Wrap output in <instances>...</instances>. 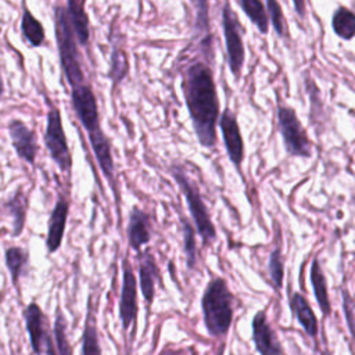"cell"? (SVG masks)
<instances>
[{
	"label": "cell",
	"mask_w": 355,
	"mask_h": 355,
	"mask_svg": "<svg viewBox=\"0 0 355 355\" xmlns=\"http://www.w3.org/2000/svg\"><path fill=\"white\" fill-rule=\"evenodd\" d=\"M182 90L198 143L205 148L216 144L219 98L212 69L202 61L191 62L183 72Z\"/></svg>",
	"instance_id": "1"
},
{
	"label": "cell",
	"mask_w": 355,
	"mask_h": 355,
	"mask_svg": "<svg viewBox=\"0 0 355 355\" xmlns=\"http://www.w3.org/2000/svg\"><path fill=\"white\" fill-rule=\"evenodd\" d=\"M233 301L234 297L225 279L214 277L208 282L201 297V311L209 336L223 337L227 334L233 322Z\"/></svg>",
	"instance_id": "2"
},
{
	"label": "cell",
	"mask_w": 355,
	"mask_h": 355,
	"mask_svg": "<svg viewBox=\"0 0 355 355\" xmlns=\"http://www.w3.org/2000/svg\"><path fill=\"white\" fill-rule=\"evenodd\" d=\"M54 36L60 67L71 89L86 83L85 72L80 64V54L78 51V42L68 18L67 7L61 4L54 7Z\"/></svg>",
	"instance_id": "3"
},
{
	"label": "cell",
	"mask_w": 355,
	"mask_h": 355,
	"mask_svg": "<svg viewBox=\"0 0 355 355\" xmlns=\"http://www.w3.org/2000/svg\"><path fill=\"white\" fill-rule=\"evenodd\" d=\"M169 171H171V175L175 179L178 187L180 189L182 194L184 196L189 212L194 222V227H196L197 233L200 234L204 245L211 244L216 239V229L211 220L209 212L207 209V205L201 197V193H200L196 182H193L187 176L186 171L179 164H172Z\"/></svg>",
	"instance_id": "4"
},
{
	"label": "cell",
	"mask_w": 355,
	"mask_h": 355,
	"mask_svg": "<svg viewBox=\"0 0 355 355\" xmlns=\"http://www.w3.org/2000/svg\"><path fill=\"white\" fill-rule=\"evenodd\" d=\"M47 103V116H46V129H44V144L49 151L50 158L58 166L61 172L69 173L72 168V155L68 147L67 136L62 126L61 112L51 100L46 97Z\"/></svg>",
	"instance_id": "5"
},
{
	"label": "cell",
	"mask_w": 355,
	"mask_h": 355,
	"mask_svg": "<svg viewBox=\"0 0 355 355\" xmlns=\"http://www.w3.org/2000/svg\"><path fill=\"white\" fill-rule=\"evenodd\" d=\"M222 31L225 37L227 65L236 80L241 76V69L244 65L245 50L243 43V26L239 21L237 14L230 6L229 0H225L222 7Z\"/></svg>",
	"instance_id": "6"
},
{
	"label": "cell",
	"mask_w": 355,
	"mask_h": 355,
	"mask_svg": "<svg viewBox=\"0 0 355 355\" xmlns=\"http://www.w3.org/2000/svg\"><path fill=\"white\" fill-rule=\"evenodd\" d=\"M277 126L288 155L302 158L311 157L312 144L291 107H277Z\"/></svg>",
	"instance_id": "7"
},
{
	"label": "cell",
	"mask_w": 355,
	"mask_h": 355,
	"mask_svg": "<svg viewBox=\"0 0 355 355\" xmlns=\"http://www.w3.org/2000/svg\"><path fill=\"white\" fill-rule=\"evenodd\" d=\"M71 104L78 121L87 133L101 128L97 98L87 82L71 89Z\"/></svg>",
	"instance_id": "8"
},
{
	"label": "cell",
	"mask_w": 355,
	"mask_h": 355,
	"mask_svg": "<svg viewBox=\"0 0 355 355\" xmlns=\"http://www.w3.org/2000/svg\"><path fill=\"white\" fill-rule=\"evenodd\" d=\"M119 319L123 330H129L130 326H135L137 319V279L128 258L122 261Z\"/></svg>",
	"instance_id": "9"
},
{
	"label": "cell",
	"mask_w": 355,
	"mask_h": 355,
	"mask_svg": "<svg viewBox=\"0 0 355 355\" xmlns=\"http://www.w3.org/2000/svg\"><path fill=\"white\" fill-rule=\"evenodd\" d=\"M219 129L222 133L223 144L230 162L240 172L244 159V141L240 132V126L234 112L230 108H225L219 116Z\"/></svg>",
	"instance_id": "10"
},
{
	"label": "cell",
	"mask_w": 355,
	"mask_h": 355,
	"mask_svg": "<svg viewBox=\"0 0 355 355\" xmlns=\"http://www.w3.org/2000/svg\"><path fill=\"white\" fill-rule=\"evenodd\" d=\"M7 130L18 158L29 165H35L39 150L36 133L21 119H11L7 125Z\"/></svg>",
	"instance_id": "11"
},
{
	"label": "cell",
	"mask_w": 355,
	"mask_h": 355,
	"mask_svg": "<svg viewBox=\"0 0 355 355\" xmlns=\"http://www.w3.org/2000/svg\"><path fill=\"white\" fill-rule=\"evenodd\" d=\"M24 319L33 352L36 355L44 354L47 341L51 334L42 308L36 302H31L24 311Z\"/></svg>",
	"instance_id": "12"
},
{
	"label": "cell",
	"mask_w": 355,
	"mask_h": 355,
	"mask_svg": "<svg viewBox=\"0 0 355 355\" xmlns=\"http://www.w3.org/2000/svg\"><path fill=\"white\" fill-rule=\"evenodd\" d=\"M252 340L259 355H283L282 344L270 327L265 311H259L252 318Z\"/></svg>",
	"instance_id": "13"
},
{
	"label": "cell",
	"mask_w": 355,
	"mask_h": 355,
	"mask_svg": "<svg viewBox=\"0 0 355 355\" xmlns=\"http://www.w3.org/2000/svg\"><path fill=\"white\" fill-rule=\"evenodd\" d=\"M68 212H69V204L67 198L64 196H58L47 223L46 248L49 254H54L61 247L65 226H67Z\"/></svg>",
	"instance_id": "14"
},
{
	"label": "cell",
	"mask_w": 355,
	"mask_h": 355,
	"mask_svg": "<svg viewBox=\"0 0 355 355\" xmlns=\"http://www.w3.org/2000/svg\"><path fill=\"white\" fill-rule=\"evenodd\" d=\"M126 237L130 248L137 254L141 251V247L151 240L150 215L139 207H133L129 214Z\"/></svg>",
	"instance_id": "15"
},
{
	"label": "cell",
	"mask_w": 355,
	"mask_h": 355,
	"mask_svg": "<svg viewBox=\"0 0 355 355\" xmlns=\"http://www.w3.org/2000/svg\"><path fill=\"white\" fill-rule=\"evenodd\" d=\"M89 143L92 146L93 154L97 159V164L103 172V175L107 178L110 184L114 187L115 183V166L111 153V141L108 136L103 132V129H97L94 132L87 133Z\"/></svg>",
	"instance_id": "16"
},
{
	"label": "cell",
	"mask_w": 355,
	"mask_h": 355,
	"mask_svg": "<svg viewBox=\"0 0 355 355\" xmlns=\"http://www.w3.org/2000/svg\"><path fill=\"white\" fill-rule=\"evenodd\" d=\"M139 286L147 305L154 302L155 297V284L159 282V269L157 266V261L150 251L139 252Z\"/></svg>",
	"instance_id": "17"
},
{
	"label": "cell",
	"mask_w": 355,
	"mask_h": 355,
	"mask_svg": "<svg viewBox=\"0 0 355 355\" xmlns=\"http://www.w3.org/2000/svg\"><path fill=\"white\" fill-rule=\"evenodd\" d=\"M65 7H67L68 18H69L78 44L87 46L90 39V29H89V17L83 3L80 0H67Z\"/></svg>",
	"instance_id": "18"
},
{
	"label": "cell",
	"mask_w": 355,
	"mask_h": 355,
	"mask_svg": "<svg viewBox=\"0 0 355 355\" xmlns=\"http://www.w3.org/2000/svg\"><path fill=\"white\" fill-rule=\"evenodd\" d=\"M290 308H291L294 316L297 318L298 323L305 330V333L309 337L315 338L319 331L318 319H316L309 302L306 301V298L300 293H294L290 298Z\"/></svg>",
	"instance_id": "19"
},
{
	"label": "cell",
	"mask_w": 355,
	"mask_h": 355,
	"mask_svg": "<svg viewBox=\"0 0 355 355\" xmlns=\"http://www.w3.org/2000/svg\"><path fill=\"white\" fill-rule=\"evenodd\" d=\"M4 209L7 215L12 220V236H19L25 226V218H26V209H28V198L25 193L18 189L11 198H8L4 202Z\"/></svg>",
	"instance_id": "20"
},
{
	"label": "cell",
	"mask_w": 355,
	"mask_h": 355,
	"mask_svg": "<svg viewBox=\"0 0 355 355\" xmlns=\"http://www.w3.org/2000/svg\"><path fill=\"white\" fill-rule=\"evenodd\" d=\"M21 33L24 42L31 47H39L44 43L46 32L42 22L31 12V10L25 6L21 18Z\"/></svg>",
	"instance_id": "21"
},
{
	"label": "cell",
	"mask_w": 355,
	"mask_h": 355,
	"mask_svg": "<svg viewBox=\"0 0 355 355\" xmlns=\"http://www.w3.org/2000/svg\"><path fill=\"white\" fill-rule=\"evenodd\" d=\"M80 355H101V345H100L98 330H97V323H96V313L90 306V301H89V308L86 312L85 327L82 331Z\"/></svg>",
	"instance_id": "22"
},
{
	"label": "cell",
	"mask_w": 355,
	"mask_h": 355,
	"mask_svg": "<svg viewBox=\"0 0 355 355\" xmlns=\"http://www.w3.org/2000/svg\"><path fill=\"white\" fill-rule=\"evenodd\" d=\"M309 277H311V284H312L313 294H315V298L318 301V305H319L320 311L323 312V315L329 316V313L331 311V306H330L329 294H327V283H326V277H324V273L322 270V266H320V263L316 258L311 263Z\"/></svg>",
	"instance_id": "23"
},
{
	"label": "cell",
	"mask_w": 355,
	"mask_h": 355,
	"mask_svg": "<svg viewBox=\"0 0 355 355\" xmlns=\"http://www.w3.org/2000/svg\"><path fill=\"white\" fill-rule=\"evenodd\" d=\"M331 28L336 36L343 40L355 37V12L344 6L336 8L331 15Z\"/></svg>",
	"instance_id": "24"
},
{
	"label": "cell",
	"mask_w": 355,
	"mask_h": 355,
	"mask_svg": "<svg viewBox=\"0 0 355 355\" xmlns=\"http://www.w3.org/2000/svg\"><path fill=\"white\" fill-rule=\"evenodd\" d=\"M6 266L10 272L11 282L15 287L19 286V279L26 270V265L29 262V254L21 247H8L4 254Z\"/></svg>",
	"instance_id": "25"
},
{
	"label": "cell",
	"mask_w": 355,
	"mask_h": 355,
	"mask_svg": "<svg viewBox=\"0 0 355 355\" xmlns=\"http://www.w3.org/2000/svg\"><path fill=\"white\" fill-rule=\"evenodd\" d=\"M248 19L258 28L261 33H268L269 17L262 0H237Z\"/></svg>",
	"instance_id": "26"
},
{
	"label": "cell",
	"mask_w": 355,
	"mask_h": 355,
	"mask_svg": "<svg viewBox=\"0 0 355 355\" xmlns=\"http://www.w3.org/2000/svg\"><path fill=\"white\" fill-rule=\"evenodd\" d=\"M129 72V62H128V55L125 50L114 44L111 50V57H110V71H108V78L112 80V85H119L128 75Z\"/></svg>",
	"instance_id": "27"
},
{
	"label": "cell",
	"mask_w": 355,
	"mask_h": 355,
	"mask_svg": "<svg viewBox=\"0 0 355 355\" xmlns=\"http://www.w3.org/2000/svg\"><path fill=\"white\" fill-rule=\"evenodd\" d=\"M182 232H183V251L186 255V263L189 269H193L196 268V263H197L196 232H194V226L184 218L182 219Z\"/></svg>",
	"instance_id": "28"
},
{
	"label": "cell",
	"mask_w": 355,
	"mask_h": 355,
	"mask_svg": "<svg viewBox=\"0 0 355 355\" xmlns=\"http://www.w3.org/2000/svg\"><path fill=\"white\" fill-rule=\"evenodd\" d=\"M54 343L57 355H72V347L69 345L68 337H67V320L61 311H57L55 320H54Z\"/></svg>",
	"instance_id": "29"
},
{
	"label": "cell",
	"mask_w": 355,
	"mask_h": 355,
	"mask_svg": "<svg viewBox=\"0 0 355 355\" xmlns=\"http://www.w3.org/2000/svg\"><path fill=\"white\" fill-rule=\"evenodd\" d=\"M194 10V28L200 35L209 36V7L208 0H190Z\"/></svg>",
	"instance_id": "30"
},
{
	"label": "cell",
	"mask_w": 355,
	"mask_h": 355,
	"mask_svg": "<svg viewBox=\"0 0 355 355\" xmlns=\"http://www.w3.org/2000/svg\"><path fill=\"white\" fill-rule=\"evenodd\" d=\"M268 269H269V275H270V280L275 286V290H280L283 286V259H282V251H280V245H277L270 257H269V262H268Z\"/></svg>",
	"instance_id": "31"
},
{
	"label": "cell",
	"mask_w": 355,
	"mask_h": 355,
	"mask_svg": "<svg viewBox=\"0 0 355 355\" xmlns=\"http://www.w3.org/2000/svg\"><path fill=\"white\" fill-rule=\"evenodd\" d=\"M266 3V12L268 17L273 25L275 32L280 36L284 37L286 35V24H284V15H283V10L279 4L277 0H265Z\"/></svg>",
	"instance_id": "32"
},
{
	"label": "cell",
	"mask_w": 355,
	"mask_h": 355,
	"mask_svg": "<svg viewBox=\"0 0 355 355\" xmlns=\"http://www.w3.org/2000/svg\"><path fill=\"white\" fill-rule=\"evenodd\" d=\"M294 4V10L297 12V15L304 19L306 15V0H291Z\"/></svg>",
	"instance_id": "33"
},
{
	"label": "cell",
	"mask_w": 355,
	"mask_h": 355,
	"mask_svg": "<svg viewBox=\"0 0 355 355\" xmlns=\"http://www.w3.org/2000/svg\"><path fill=\"white\" fill-rule=\"evenodd\" d=\"M46 355H57V349H55V343H54V337H50L46 345Z\"/></svg>",
	"instance_id": "34"
},
{
	"label": "cell",
	"mask_w": 355,
	"mask_h": 355,
	"mask_svg": "<svg viewBox=\"0 0 355 355\" xmlns=\"http://www.w3.org/2000/svg\"><path fill=\"white\" fill-rule=\"evenodd\" d=\"M4 94V82H3V76H1V72H0V100Z\"/></svg>",
	"instance_id": "35"
},
{
	"label": "cell",
	"mask_w": 355,
	"mask_h": 355,
	"mask_svg": "<svg viewBox=\"0 0 355 355\" xmlns=\"http://www.w3.org/2000/svg\"><path fill=\"white\" fill-rule=\"evenodd\" d=\"M348 324H349V327H351V330L354 333V337H355V320H348Z\"/></svg>",
	"instance_id": "36"
},
{
	"label": "cell",
	"mask_w": 355,
	"mask_h": 355,
	"mask_svg": "<svg viewBox=\"0 0 355 355\" xmlns=\"http://www.w3.org/2000/svg\"><path fill=\"white\" fill-rule=\"evenodd\" d=\"M168 355H179L176 351H173V352H171V354H168Z\"/></svg>",
	"instance_id": "37"
}]
</instances>
